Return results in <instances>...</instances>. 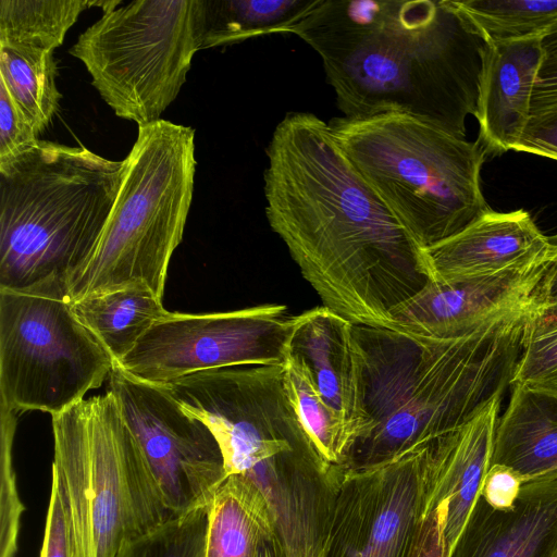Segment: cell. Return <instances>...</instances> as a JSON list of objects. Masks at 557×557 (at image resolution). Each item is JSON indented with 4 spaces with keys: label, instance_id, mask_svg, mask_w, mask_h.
Segmentation results:
<instances>
[{
    "label": "cell",
    "instance_id": "4316f807",
    "mask_svg": "<svg viewBox=\"0 0 557 557\" xmlns=\"http://www.w3.org/2000/svg\"><path fill=\"white\" fill-rule=\"evenodd\" d=\"M285 382L300 422L321 459L329 466L344 468L352 437L314 388L306 369L286 358Z\"/></svg>",
    "mask_w": 557,
    "mask_h": 557
},
{
    "label": "cell",
    "instance_id": "3957f363",
    "mask_svg": "<svg viewBox=\"0 0 557 557\" xmlns=\"http://www.w3.org/2000/svg\"><path fill=\"white\" fill-rule=\"evenodd\" d=\"M540 306L455 338L354 324L362 424L344 469L389 461L460 429L491 401L503 399Z\"/></svg>",
    "mask_w": 557,
    "mask_h": 557
},
{
    "label": "cell",
    "instance_id": "d6986e66",
    "mask_svg": "<svg viewBox=\"0 0 557 557\" xmlns=\"http://www.w3.org/2000/svg\"><path fill=\"white\" fill-rule=\"evenodd\" d=\"M494 465L511 469L523 484L557 480V392L511 385L495 429Z\"/></svg>",
    "mask_w": 557,
    "mask_h": 557
},
{
    "label": "cell",
    "instance_id": "8992f818",
    "mask_svg": "<svg viewBox=\"0 0 557 557\" xmlns=\"http://www.w3.org/2000/svg\"><path fill=\"white\" fill-rule=\"evenodd\" d=\"M101 235L69 278L73 302L145 284L163 298L170 260L183 238L194 194L195 131L159 120L139 126Z\"/></svg>",
    "mask_w": 557,
    "mask_h": 557
},
{
    "label": "cell",
    "instance_id": "f546056e",
    "mask_svg": "<svg viewBox=\"0 0 557 557\" xmlns=\"http://www.w3.org/2000/svg\"><path fill=\"white\" fill-rule=\"evenodd\" d=\"M16 414L1 410L0 459V557H14L24 506L18 497L12 466V443Z\"/></svg>",
    "mask_w": 557,
    "mask_h": 557
},
{
    "label": "cell",
    "instance_id": "836d02e7",
    "mask_svg": "<svg viewBox=\"0 0 557 557\" xmlns=\"http://www.w3.org/2000/svg\"><path fill=\"white\" fill-rule=\"evenodd\" d=\"M445 520V504L433 503L420 520L406 557H450Z\"/></svg>",
    "mask_w": 557,
    "mask_h": 557
},
{
    "label": "cell",
    "instance_id": "4fadbf2b",
    "mask_svg": "<svg viewBox=\"0 0 557 557\" xmlns=\"http://www.w3.org/2000/svg\"><path fill=\"white\" fill-rule=\"evenodd\" d=\"M557 271V244L529 265L467 280L430 281L394 312V330L433 338L463 336L490 320L544 304Z\"/></svg>",
    "mask_w": 557,
    "mask_h": 557
},
{
    "label": "cell",
    "instance_id": "cb8c5ba5",
    "mask_svg": "<svg viewBox=\"0 0 557 557\" xmlns=\"http://www.w3.org/2000/svg\"><path fill=\"white\" fill-rule=\"evenodd\" d=\"M121 0H0V44L54 52L79 15L90 7L103 12Z\"/></svg>",
    "mask_w": 557,
    "mask_h": 557
},
{
    "label": "cell",
    "instance_id": "ffe728a7",
    "mask_svg": "<svg viewBox=\"0 0 557 557\" xmlns=\"http://www.w3.org/2000/svg\"><path fill=\"white\" fill-rule=\"evenodd\" d=\"M500 403L494 399L463 426L443 436L442 468L432 500L446 506L445 536L451 552L490 468Z\"/></svg>",
    "mask_w": 557,
    "mask_h": 557
},
{
    "label": "cell",
    "instance_id": "7a4b0ae2",
    "mask_svg": "<svg viewBox=\"0 0 557 557\" xmlns=\"http://www.w3.org/2000/svg\"><path fill=\"white\" fill-rule=\"evenodd\" d=\"M297 35L346 117L399 113L466 137L485 40L450 0H321Z\"/></svg>",
    "mask_w": 557,
    "mask_h": 557
},
{
    "label": "cell",
    "instance_id": "52a82bcc",
    "mask_svg": "<svg viewBox=\"0 0 557 557\" xmlns=\"http://www.w3.org/2000/svg\"><path fill=\"white\" fill-rule=\"evenodd\" d=\"M51 420L52 484L71 520L76 557H117L127 543L171 520L110 391Z\"/></svg>",
    "mask_w": 557,
    "mask_h": 557
},
{
    "label": "cell",
    "instance_id": "44dd1931",
    "mask_svg": "<svg viewBox=\"0 0 557 557\" xmlns=\"http://www.w3.org/2000/svg\"><path fill=\"white\" fill-rule=\"evenodd\" d=\"M274 534V512L265 493L250 478L230 474L209 505L206 557H257Z\"/></svg>",
    "mask_w": 557,
    "mask_h": 557
},
{
    "label": "cell",
    "instance_id": "ba28073f",
    "mask_svg": "<svg viewBox=\"0 0 557 557\" xmlns=\"http://www.w3.org/2000/svg\"><path fill=\"white\" fill-rule=\"evenodd\" d=\"M205 24L206 0H135L103 12L69 53L119 117L145 126L176 99Z\"/></svg>",
    "mask_w": 557,
    "mask_h": 557
},
{
    "label": "cell",
    "instance_id": "603a6c76",
    "mask_svg": "<svg viewBox=\"0 0 557 557\" xmlns=\"http://www.w3.org/2000/svg\"><path fill=\"white\" fill-rule=\"evenodd\" d=\"M321 0H206L202 49L294 34Z\"/></svg>",
    "mask_w": 557,
    "mask_h": 557
},
{
    "label": "cell",
    "instance_id": "5bb4252c",
    "mask_svg": "<svg viewBox=\"0 0 557 557\" xmlns=\"http://www.w3.org/2000/svg\"><path fill=\"white\" fill-rule=\"evenodd\" d=\"M343 468L326 465L310 441L255 468L246 476L265 493L285 557H325Z\"/></svg>",
    "mask_w": 557,
    "mask_h": 557
},
{
    "label": "cell",
    "instance_id": "5b68a950",
    "mask_svg": "<svg viewBox=\"0 0 557 557\" xmlns=\"http://www.w3.org/2000/svg\"><path fill=\"white\" fill-rule=\"evenodd\" d=\"M352 165L421 249L458 234L492 209L480 173L486 148L399 113L334 117Z\"/></svg>",
    "mask_w": 557,
    "mask_h": 557
},
{
    "label": "cell",
    "instance_id": "9a60e30c",
    "mask_svg": "<svg viewBox=\"0 0 557 557\" xmlns=\"http://www.w3.org/2000/svg\"><path fill=\"white\" fill-rule=\"evenodd\" d=\"M555 245L527 211L491 210L422 251L430 280L449 283L529 265L545 258Z\"/></svg>",
    "mask_w": 557,
    "mask_h": 557
},
{
    "label": "cell",
    "instance_id": "d4e9b609",
    "mask_svg": "<svg viewBox=\"0 0 557 557\" xmlns=\"http://www.w3.org/2000/svg\"><path fill=\"white\" fill-rule=\"evenodd\" d=\"M58 64L52 51L0 44V82L39 135L59 110Z\"/></svg>",
    "mask_w": 557,
    "mask_h": 557
},
{
    "label": "cell",
    "instance_id": "484cf974",
    "mask_svg": "<svg viewBox=\"0 0 557 557\" xmlns=\"http://www.w3.org/2000/svg\"><path fill=\"white\" fill-rule=\"evenodd\" d=\"M486 44L541 37L557 21V0H450Z\"/></svg>",
    "mask_w": 557,
    "mask_h": 557
},
{
    "label": "cell",
    "instance_id": "ac0fdd59",
    "mask_svg": "<svg viewBox=\"0 0 557 557\" xmlns=\"http://www.w3.org/2000/svg\"><path fill=\"white\" fill-rule=\"evenodd\" d=\"M540 37L486 44L475 119L486 150H513L530 117Z\"/></svg>",
    "mask_w": 557,
    "mask_h": 557
},
{
    "label": "cell",
    "instance_id": "1f68e13d",
    "mask_svg": "<svg viewBox=\"0 0 557 557\" xmlns=\"http://www.w3.org/2000/svg\"><path fill=\"white\" fill-rule=\"evenodd\" d=\"M540 49L530 117L557 112V21L540 37Z\"/></svg>",
    "mask_w": 557,
    "mask_h": 557
},
{
    "label": "cell",
    "instance_id": "d6a6232c",
    "mask_svg": "<svg viewBox=\"0 0 557 557\" xmlns=\"http://www.w3.org/2000/svg\"><path fill=\"white\" fill-rule=\"evenodd\" d=\"M40 557H76L71 520L61 494L53 484Z\"/></svg>",
    "mask_w": 557,
    "mask_h": 557
},
{
    "label": "cell",
    "instance_id": "8d00e7d4",
    "mask_svg": "<svg viewBox=\"0 0 557 557\" xmlns=\"http://www.w3.org/2000/svg\"><path fill=\"white\" fill-rule=\"evenodd\" d=\"M257 557H285L284 548L276 531L272 539L261 545Z\"/></svg>",
    "mask_w": 557,
    "mask_h": 557
},
{
    "label": "cell",
    "instance_id": "6da1fadb",
    "mask_svg": "<svg viewBox=\"0 0 557 557\" xmlns=\"http://www.w3.org/2000/svg\"><path fill=\"white\" fill-rule=\"evenodd\" d=\"M265 215L322 306L394 330V312L431 280L423 251L368 185L329 122L288 112L265 149Z\"/></svg>",
    "mask_w": 557,
    "mask_h": 557
},
{
    "label": "cell",
    "instance_id": "f1b7e54d",
    "mask_svg": "<svg viewBox=\"0 0 557 557\" xmlns=\"http://www.w3.org/2000/svg\"><path fill=\"white\" fill-rule=\"evenodd\" d=\"M512 384L557 392V306L533 313Z\"/></svg>",
    "mask_w": 557,
    "mask_h": 557
},
{
    "label": "cell",
    "instance_id": "e575fe53",
    "mask_svg": "<svg viewBox=\"0 0 557 557\" xmlns=\"http://www.w3.org/2000/svg\"><path fill=\"white\" fill-rule=\"evenodd\" d=\"M513 150L557 160V112L529 117Z\"/></svg>",
    "mask_w": 557,
    "mask_h": 557
},
{
    "label": "cell",
    "instance_id": "7402d4cb",
    "mask_svg": "<svg viewBox=\"0 0 557 557\" xmlns=\"http://www.w3.org/2000/svg\"><path fill=\"white\" fill-rule=\"evenodd\" d=\"M162 299L147 285L133 284L70 302L79 321L119 363L169 313Z\"/></svg>",
    "mask_w": 557,
    "mask_h": 557
},
{
    "label": "cell",
    "instance_id": "9c48e42d",
    "mask_svg": "<svg viewBox=\"0 0 557 557\" xmlns=\"http://www.w3.org/2000/svg\"><path fill=\"white\" fill-rule=\"evenodd\" d=\"M113 367L65 294L0 289L1 410L58 414L99 388Z\"/></svg>",
    "mask_w": 557,
    "mask_h": 557
},
{
    "label": "cell",
    "instance_id": "e0dca14e",
    "mask_svg": "<svg viewBox=\"0 0 557 557\" xmlns=\"http://www.w3.org/2000/svg\"><path fill=\"white\" fill-rule=\"evenodd\" d=\"M450 557H557V480L524 483L508 510L480 494Z\"/></svg>",
    "mask_w": 557,
    "mask_h": 557
},
{
    "label": "cell",
    "instance_id": "4dcf8cb0",
    "mask_svg": "<svg viewBox=\"0 0 557 557\" xmlns=\"http://www.w3.org/2000/svg\"><path fill=\"white\" fill-rule=\"evenodd\" d=\"M37 140L38 134L0 82V165L15 159Z\"/></svg>",
    "mask_w": 557,
    "mask_h": 557
},
{
    "label": "cell",
    "instance_id": "277c9868",
    "mask_svg": "<svg viewBox=\"0 0 557 557\" xmlns=\"http://www.w3.org/2000/svg\"><path fill=\"white\" fill-rule=\"evenodd\" d=\"M124 161L38 139L0 165V289L65 294L92 252Z\"/></svg>",
    "mask_w": 557,
    "mask_h": 557
},
{
    "label": "cell",
    "instance_id": "30bf717a",
    "mask_svg": "<svg viewBox=\"0 0 557 557\" xmlns=\"http://www.w3.org/2000/svg\"><path fill=\"white\" fill-rule=\"evenodd\" d=\"M442 461L438 437L374 467L343 469L325 557H406L433 505Z\"/></svg>",
    "mask_w": 557,
    "mask_h": 557
},
{
    "label": "cell",
    "instance_id": "2e32d148",
    "mask_svg": "<svg viewBox=\"0 0 557 557\" xmlns=\"http://www.w3.org/2000/svg\"><path fill=\"white\" fill-rule=\"evenodd\" d=\"M352 325L324 306L306 310L294 317L286 358L306 369L314 388L355 443L362 424V399Z\"/></svg>",
    "mask_w": 557,
    "mask_h": 557
},
{
    "label": "cell",
    "instance_id": "7c38bea8",
    "mask_svg": "<svg viewBox=\"0 0 557 557\" xmlns=\"http://www.w3.org/2000/svg\"><path fill=\"white\" fill-rule=\"evenodd\" d=\"M108 391L117 400L171 519L209 506L228 475L208 425L186 413L165 384L138 380L116 363Z\"/></svg>",
    "mask_w": 557,
    "mask_h": 557
},
{
    "label": "cell",
    "instance_id": "d590c367",
    "mask_svg": "<svg viewBox=\"0 0 557 557\" xmlns=\"http://www.w3.org/2000/svg\"><path fill=\"white\" fill-rule=\"evenodd\" d=\"M522 485L521 478L515 471L494 465L485 474L481 495L494 509L508 510L516 505Z\"/></svg>",
    "mask_w": 557,
    "mask_h": 557
},
{
    "label": "cell",
    "instance_id": "8fae6325",
    "mask_svg": "<svg viewBox=\"0 0 557 557\" xmlns=\"http://www.w3.org/2000/svg\"><path fill=\"white\" fill-rule=\"evenodd\" d=\"M294 317L281 304L200 314L169 311L116 364L153 384L205 370L284 364Z\"/></svg>",
    "mask_w": 557,
    "mask_h": 557
},
{
    "label": "cell",
    "instance_id": "83f0119b",
    "mask_svg": "<svg viewBox=\"0 0 557 557\" xmlns=\"http://www.w3.org/2000/svg\"><path fill=\"white\" fill-rule=\"evenodd\" d=\"M209 506L171 519L127 543L117 557H206Z\"/></svg>",
    "mask_w": 557,
    "mask_h": 557
}]
</instances>
